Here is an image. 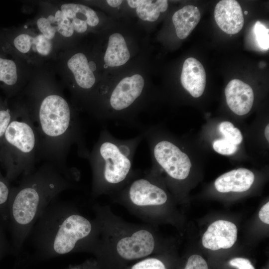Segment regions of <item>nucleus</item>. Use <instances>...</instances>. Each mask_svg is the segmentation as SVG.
<instances>
[{"label":"nucleus","instance_id":"15","mask_svg":"<svg viewBox=\"0 0 269 269\" xmlns=\"http://www.w3.org/2000/svg\"><path fill=\"white\" fill-rule=\"evenodd\" d=\"M67 66L75 77L77 84L83 89H90L95 83V77L86 56L75 54L67 62Z\"/></svg>","mask_w":269,"mask_h":269},{"label":"nucleus","instance_id":"36","mask_svg":"<svg viewBox=\"0 0 269 269\" xmlns=\"http://www.w3.org/2000/svg\"><path fill=\"white\" fill-rule=\"evenodd\" d=\"M269 125L268 124L267 126L266 127L265 130V135L266 136V139L269 141Z\"/></svg>","mask_w":269,"mask_h":269},{"label":"nucleus","instance_id":"24","mask_svg":"<svg viewBox=\"0 0 269 269\" xmlns=\"http://www.w3.org/2000/svg\"><path fill=\"white\" fill-rule=\"evenodd\" d=\"M130 269H166L164 263L156 258H145L133 265Z\"/></svg>","mask_w":269,"mask_h":269},{"label":"nucleus","instance_id":"25","mask_svg":"<svg viewBox=\"0 0 269 269\" xmlns=\"http://www.w3.org/2000/svg\"><path fill=\"white\" fill-rule=\"evenodd\" d=\"M213 148L217 153L226 155L233 154L238 148V145L232 143L225 138L214 140Z\"/></svg>","mask_w":269,"mask_h":269},{"label":"nucleus","instance_id":"1","mask_svg":"<svg viewBox=\"0 0 269 269\" xmlns=\"http://www.w3.org/2000/svg\"><path fill=\"white\" fill-rule=\"evenodd\" d=\"M99 236V224L95 217L90 218L73 203L56 198L37 219L23 246L41 256L79 251L97 255Z\"/></svg>","mask_w":269,"mask_h":269},{"label":"nucleus","instance_id":"4","mask_svg":"<svg viewBox=\"0 0 269 269\" xmlns=\"http://www.w3.org/2000/svg\"><path fill=\"white\" fill-rule=\"evenodd\" d=\"M143 139L141 133L134 138L120 139L107 130H102L87 159L92 174L91 196H111L124 188L136 175L134 157Z\"/></svg>","mask_w":269,"mask_h":269},{"label":"nucleus","instance_id":"6","mask_svg":"<svg viewBox=\"0 0 269 269\" xmlns=\"http://www.w3.org/2000/svg\"><path fill=\"white\" fill-rule=\"evenodd\" d=\"M154 178L147 171L142 176L137 172L124 188L111 196L113 201L147 224L153 222L168 200L166 192Z\"/></svg>","mask_w":269,"mask_h":269},{"label":"nucleus","instance_id":"28","mask_svg":"<svg viewBox=\"0 0 269 269\" xmlns=\"http://www.w3.org/2000/svg\"><path fill=\"white\" fill-rule=\"evenodd\" d=\"M6 231H8L6 224L0 220V258L13 251L11 243L6 237Z\"/></svg>","mask_w":269,"mask_h":269},{"label":"nucleus","instance_id":"14","mask_svg":"<svg viewBox=\"0 0 269 269\" xmlns=\"http://www.w3.org/2000/svg\"><path fill=\"white\" fill-rule=\"evenodd\" d=\"M201 18L197 7L189 5L176 11L172 19L178 38H186L199 23Z\"/></svg>","mask_w":269,"mask_h":269},{"label":"nucleus","instance_id":"3","mask_svg":"<svg viewBox=\"0 0 269 269\" xmlns=\"http://www.w3.org/2000/svg\"><path fill=\"white\" fill-rule=\"evenodd\" d=\"M100 227L97 256L106 265L121 268L155 253L157 238L151 227L126 221L110 207L96 203L92 206Z\"/></svg>","mask_w":269,"mask_h":269},{"label":"nucleus","instance_id":"11","mask_svg":"<svg viewBox=\"0 0 269 269\" xmlns=\"http://www.w3.org/2000/svg\"><path fill=\"white\" fill-rule=\"evenodd\" d=\"M225 94L227 104L235 114H248L253 106L254 94L251 87L242 81L233 79L226 86Z\"/></svg>","mask_w":269,"mask_h":269},{"label":"nucleus","instance_id":"13","mask_svg":"<svg viewBox=\"0 0 269 269\" xmlns=\"http://www.w3.org/2000/svg\"><path fill=\"white\" fill-rule=\"evenodd\" d=\"M254 179L252 171L240 168L223 174L216 179L214 185L216 190L221 193L243 192L250 188Z\"/></svg>","mask_w":269,"mask_h":269},{"label":"nucleus","instance_id":"10","mask_svg":"<svg viewBox=\"0 0 269 269\" xmlns=\"http://www.w3.org/2000/svg\"><path fill=\"white\" fill-rule=\"evenodd\" d=\"M215 20L219 28L229 34L238 33L244 25L242 8L237 0H222L214 10Z\"/></svg>","mask_w":269,"mask_h":269},{"label":"nucleus","instance_id":"5","mask_svg":"<svg viewBox=\"0 0 269 269\" xmlns=\"http://www.w3.org/2000/svg\"><path fill=\"white\" fill-rule=\"evenodd\" d=\"M2 140L6 178L9 181L35 169L37 139L27 112L21 111L12 116Z\"/></svg>","mask_w":269,"mask_h":269},{"label":"nucleus","instance_id":"12","mask_svg":"<svg viewBox=\"0 0 269 269\" xmlns=\"http://www.w3.org/2000/svg\"><path fill=\"white\" fill-rule=\"evenodd\" d=\"M180 80L183 87L192 97H200L206 83V74L202 64L195 58L186 59L183 65Z\"/></svg>","mask_w":269,"mask_h":269},{"label":"nucleus","instance_id":"21","mask_svg":"<svg viewBox=\"0 0 269 269\" xmlns=\"http://www.w3.org/2000/svg\"><path fill=\"white\" fill-rule=\"evenodd\" d=\"M218 128L227 140L237 145L242 142L243 138L242 134L240 130L235 128L232 123L222 122L219 124Z\"/></svg>","mask_w":269,"mask_h":269},{"label":"nucleus","instance_id":"16","mask_svg":"<svg viewBox=\"0 0 269 269\" xmlns=\"http://www.w3.org/2000/svg\"><path fill=\"white\" fill-rule=\"evenodd\" d=\"M130 58V53L123 35L118 33L111 35L104 56L105 64L109 67L120 66L126 63Z\"/></svg>","mask_w":269,"mask_h":269},{"label":"nucleus","instance_id":"26","mask_svg":"<svg viewBox=\"0 0 269 269\" xmlns=\"http://www.w3.org/2000/svg\"><path fill=\"white\" fill-rule=\"evenodd\" d=\"M51 24L50 21L45 17H41L37 21L38 28L42 34L49 40L54 38L56 32L58 31L57 26H54Z\"/></svg>","mask_w":269,"mask_h":269},{"label":"nucleus","instance_id":"31","mask_svg":"<svg viewBox=\"0 0 269 269\" xmlns=\"http://www.w3.org/2000/svg\"><path fill=\"white\" fill-rule=\"evenodd\" d=\"M12 116L8 109L0 110V141L2 140Z\"/></svg>","mask_w":269,"mask_h":269},{"label":"nucleus","instance_id":"18","mask_svg":"<svg viewBox=\"0 0 269 269\" xmlns=\"http://www.w3.org/2000/svg\"><path fill=\"white\" fill-rule=\"evenodd\" d=\"M61 10L70 20L76 18L86 22L91 26L97 25L99 19L96 12L89 7L80 4L65 3L61 6Z\"/></svg>","mask_w":269,"mask_h":269},{"label":"nucleus","instance_id":"20","mask_svg":"<svg viewBox=\"0 0 269 269\" xmlns=\"http://www.w3.org/2000/svg\"><path fill=\"white\" fill-rule=\"evenodd\" d=\"M9 181L0 174V220L6 223L8 202L11 188Z\"/></svg>","mask_w":269,"mask_h":269},{"label":"nucleus","instance_id":"9","mask_svg":"<svg viewBox=\"0 0 269 269\" xmlns=\"http://www.w3.org/2000/svg\"><path fill=\"white\" fill-rule=\"evenodd\" d=\"M237 228L233 223L223 220L212 223L202 237L205 248L216 251L231 248L237 238Z\"/></svg>","mask_w":269,"mask_h":269},{"label":"nucleus","instance_id":"8","mask_svg":"<svg viewBox=\"0 0 269 269\" xmlns=\"http://www.w3.org/2000/svg\"><path fill=\"white\" fill-rule=\"evenodd\" d=\"M144 80L139 74L123 79L112 91L109 99L110 113L106 119L124 120L127 112L139 99L142 94Z\"/></svg>","mask_w":269,"mask_h":269},{"label":"nucleus","instance_id":"35","mask_svg":"<svg viewBox=\"0 0 269 269\" xmlns=\"http://www.w3.org/2000/svg\"><path fill=\"white\" fill-rule=\"evenodd\" d=\"M123 2V0H107V2L109 5L113 7L119 6Z\"/></svg>","mask_w":269,"mask_h":269},{"label":"nucleus","instance_id":"39","mask_svg":"<svg viewBox=\"0 0 269 269\" xmlns=\"http://www.w3.org/2000/svg\"><path fill=\"white\" fill-rule=\"evenodd\" d=\"M248 13V12L247 11H244V14H247Z\"/></svg>","mask_w":269,"mask_h":269},{"label":"nucleus","instance_id":"17","mask_svg":"<svg viewBox=\"0 0 269 269\" xmlns=\"http://www.w3.org/2000/svg\"><path fill=\"white\" fill-rule=\"evenodd\" d=\"M131 7L136 8V12L141 19L153 22L156 21L160 12L165 11L168 7L166 0H128Z\"/></svg>","mask_w":269,"mask_h":269},{"label":"nucleus","instance_id":"37","mask_svg":"<svg viewBox=\"0 0 269 269\" xmlns=\"http://www.w3.org/2000/svg\"><path fill=\"white\" fill-rule=\"evenodd\" d=\"M89 65L92 71L96 69V65L93 62L91 61V62L89 63Z\"/></svg>","mask_w":269,"mask_h":269},{"label":"nucleus","instance_id":"2","mask_svg":"<svg viewBox=\"0 0 269 269\" xmlns=\"http://www.w3.org/2000/svg\"><path fill=\"white\" fill-rule=\"evenodd\" d=\"M79 171L64 170L45 162L31 173L21 177L18 185L11 188L6 225L13 251L19 252L32 227L43 211L67 190L77 187Z\"/></svg>","mask_w":269,"mask_h":269},{"label":"nucleus","instance_id":"34","mask_svg":"<svg viewBox=\"0 0 269 269\" xmlns=\"http://www.w3.org/2000/svg\"><path fill=\"white\" fill-rule=\"evenodd\" d=\"M260 220L264 223L269 224V202L265 204L260 209L259 213Z\"/></svg>","mask_w":269,"mask_h":269},{"label":"nucleus","instance_id":"32","mask_svg":"<svg viewBox=\"0 0 269 269\" xmlns=\"http://www.w3.org/2000/svg\"><path fill=\"white\" fill-rule=\"evenodd\" d=\"M229 264L238 269H255L248 259L243 258H234L229 261Z\"/></svg>","mask_w":269,"mask_h":269},{"label":"nucleus","instance_id":"33","mask_svg":"<svg viewBox=\"0 0 269 269\" xmlns=\"http://www.w3.org/2000/svg\"><path fill=\"white\" fill-rule=\"evenodd\" d=\"M71 20L74 31L78 33H83L87 30V24L86 21L76 18Z\"/></svg>","mask_w":269,"mask_h":269},{"label":"nucleus","instance_id":"30","mask_svg":"<svg viewBox=\"0 0 269 269\" xmlns=\"http://www.w3.org/2000/svg\"><path fill=\"white\" fill-rule=\"evenodd\" d=\"M184 269H208L205 260L198 255L191 256Z\"/></svg>","mask_w":269,"mask_h":269},{"label":"nucleus","instance_id":"38","mask_svg":"<svg viewBox=\"0 0 269 269\" xmlns=\"http://www.w3.org/2000/svg\"><path fill=\"white\" fill-rule=\"evenodd\" d=\"M84 269L83 268H72V269Z\"/></svg>","mask_w":269,"mask_h":269},{"label":"nucleus","instance_id":"23","mask_svg":"<svg viewBox=\"0 0 269 269\" xmlns=\"http://www.w3.org/2000/svg\"><path fill=\"white\" fill-rule=\"evenodd\" d=\"M256 40L258 46L263 50H267L269 47V29L261 22L258 21L254 26Z\"/></svg>","mask_w":269,"mask_h":269},{"label":"nucleus","instance_id":"22","mask_svg":"<svg viewBox=\"0 0 269 269\" xmlns=\"http://www.w3.org/2000/svg\"><path fill=\"white\" fill-rule=\"evenodd\" d=\"M58 31L63 36L69 37L72 35L74 29L71 20L61 10H58L55 14Z\"/></svg>","mask_w":269,"mask_h":269},{"label":"nucleus","instance_id":"27","mask_svg":"<svg viewBox=\"0 0 269 269\" xmlns=\"http://www.w3.org/2000/svg\"><path fill=\"white\" fill-rule=\"evenodd\" d=\"M34 37L27 34H21L18 35L13 40L15 47L20 52L27 53L33 43Z\"/></svg>","mask_w":269,"mask_h":269},{"label":"nucleus","instance_id":"19","mask_svg":"<svg viewBox=\"0 0 269 269\" xmlns=\"http://www.w3.org/2000/svg\"><path fill=\"white\" fill-rule=\"evenodd\" d=\"M17 80V68L14 62L0 57V81L12 86L16 83Z\"/></svg>","mask_w":269,"mask_h":269},{"label":"nucleus","instance_id":"29","mask_svg":"<svg viewBox=\"0 0 269 269\" xmlns=\"http://www.w3.org/2000/svg\"><path fill=\"white\" fill-rule=\"evenodd\" d=\"M33 44L35 45L37 52L43 56L48 55L52 48L50 40L45 37L42 34L34 37Z\"/></svg>","mask_w":269,"mask_h":269},{"label":"nucleus","instance_id":"7","mask_svg":"<svg viewBox=\"0 0 269 269\" xmlns=\"http://www.w3.org/2000/svg\"><path fill=\"white\" fill-rule=\"evenodd\" d=\"M141 134L149 144L155 165L174 180H182L188 177L191 161L177 145L167 139L156 140L144 129H142Z\"/></svg>","mask_w":269,"mask_h":269}]
</instances>
